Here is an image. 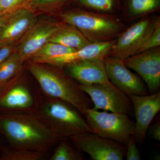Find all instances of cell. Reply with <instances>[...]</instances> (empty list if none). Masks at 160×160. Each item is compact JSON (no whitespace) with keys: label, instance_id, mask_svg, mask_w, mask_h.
Here are the masks:
<instances>
[{"label":"cell","instance_id":"obj_7","mask_svg":"<svg viewBox=\"0 0 160 160\" xmlns=\"http://www.w3.org/2000/svg\"><path fill=\"white\" fill-rule=\"evenodd\" d=\"M80 86L91 99L92 109L127 115L133 112L128 96L111 82Z\"/></svg>","mask_w":160,"mask_h":160},{"label":"cell","instance_id":"obj_11","mask_svg":"<svg viewBox=\"0 0 160 160\" xmlns=\"http://www.w3.org/2000/svg\"><path fill=\"white\" fill-rule=\"evenodd\" d=\"M135 117L133 137L136 142L145 141L152 120L160 110V92L146 95H128Z\"/></svg>","mask_w":160,"mask_h":160},{"label":"cell","instance_id":"obj_23","mask_svg":"<svg viewBox=\"0 0 160 160\" xmlns=\"http://www.w3.org/2000/svg\"><path fill=\"white\" fill-rule=\"evenodd\" d=\"M85 9L109 14H118V0H78Z\"/></svg>","mask_w":160,"mask_h":160},{"label":"cell","instance_id":"obj_25","mask_svg":"<svg viewBox=\"0 0 160 160\" xmlns=\"http://www.w3.org/2000/svg\"><path fill=\"white\" fill-rule=\"evenodd\" d=\"M125 157L127 160H141V155L133 136L130 138L126 145Z\"/></svg>","mask_w":160,"mask_h":160},{"label":"cell","instance_id":"obj_13","mask_svg":"<svg viewBox=\"0 0 160 160\" xmlns=\"http://www.w3.org/2000/svg\"><path fill=\"white\" fill-rule=\"evenodd\" d=\"M62 69L80 85H89L111 82L107 76L104 59H91L70 63Z\"/></svg>","mask_w":160,"mask_h":160},{"label":"cell","instance_id":"obj_4","mask_svg":"<svg viewBox=\"0 0 160 160\" xmlns=\"http://www.w3.org/2000/svg\"><path fill=\"white\" fill-rule=\"evenodd\" d=\"M35 112L62 138L92 132L84 116L62 100L46 96Z\"/></svg>","mask_w":160,"mask_h":160},{"label":"cell","instance_id":"obj_28","mask_svg":"<svg viewBox=\"0 0 160 160\" xmlns=\"http://www.w3.org/2000/svg\"><path fill=\"white\" fill-rule=\"evenodd\" d=\"M149 134L156 141H160V122H158L150 127Z\"/></svg>","mask_w":160,"mask_h":160},{"label":"cell","instance_id":"obj_9","mask_svg":"<svg viewBox=\"0 0 160 160\" xmlns=\"http://www.w3.org/2000/svg\"><path fill=\"white\" fill-rule=\"evenodd\" d=\"M124 62L126 67L142 78L150 94L159 91L160 47L134 55Z\"/></svg>","mask_w":160,"mask_h":160},{"label":"cell","instance_id":"obj_3","mask_svg":"<svg viewBox=\"0 0 160 160\" xmlns=\"http://www.w3.org/2000/svg\"><path fill=\"white\" fill-rule=\"evenodd\" d=\"M62 22L74 26L90 43L116 39L127 28L119 15L75 9L59 15Z\"/></svg>","mask_w":160,"mask_h":160},{"label":"cell","instance_id":"obj_27","mask_svg":"<svg viewBox=\"0 0 160 160\" xmlns=\"http://www.w3.org/2000/svg\"><path fill=\"white\" fill-rule=\"evenodd\" d=\"M17 46L15 44L0 47V64L16 51Z\"/></svg>","mask_w":160,"mask_h":160},{"label":"cell","instance_id":"obj_2","mask_svg":"<svg viewBox=\"0 0 160 160\" xmlns=\"http://www.w3.org/2000/svg\"><path fill=\"white\" fill-rule=\"evenodd\" d=\"M27 68L46 96L69 103L84 116L86 110L92 108L90 98L62 68L30 60Z\"/></svg>","mask_w":160,"mask_h":160},{"label":"cell","instance_id":"obj_12","mask_svg":"<svg viewBox=\"0 0 160 160\" xmlns=\"http://www.w3.org/2000/svg\"><path fill=\"white\" fill-rule=\"evenodd\" d=\"M60 23L48 21L36 22L21 39L16 52L24 61L29 60L58 29Z\"/></svg>","mask_w":160,"mask_h":160},{"label":"cell","instance_id":"obj_22","mask_svg":"<svg viewBox=\"0 0 160 160\" xmlns=\"http://www.w3.org/2000/svg\"><path fill=\"white\" fill-rule=\"evenodd\" d=\"M46 152L18 149L10 147L3 150L1 160H41L46 158Z\"/></svg>","mask_w":160,"mask_h":160},{"label":"cell","instance_id":"obj_14","mask_svg":"<svg viewBox=\"0 0 160 160\" xmlns=\"http://www.w3.org/2000/svg\"><path fill=\"white\" fill-rule=\"evenodd\" d=\"M37 21L34 14L28 9L13 11L0 29V47L15 44Z\"/></svg>","mask_w":160,"mask_h":160},{"label":"cell","instance_id":"obj_20","mask_svg":"<svg viewBox=\"0 0 160 160\" xmlns=\"http://www.w3.org/2000/svg\"><path fill=\"white\" fill-rule=\"evenodd\" d=\"M77 50L69 48L58 43L48 42L42 47L29 60L36 63H41L45 60L68 54Z\"/></svg>","mask_w":160,"mask_h":160},{"label":"cell","instance_id":"obj_6","mask_svg":"<svg viewBox=\"0 0 160 160\" xmlns=\"http://www.w3.org/2000/svg\"><path fill=\"white\" fill-rule=\"evenodd\" d=\"M155 18L140 19L123 31L115 40L109 56L125 60L138 54L153 30Z\"/></svg>","mask_w":160,"mask_h":160},{"label":"cell","instance_id":"obj_17","mask_svg":"<svg viewBox=\"0 0 160 160\" xmlns=\"http://www.w3.org/2000/svg\"><path fill=\"white\" fill-rule=\"evenodd\" d=\"M69 48L79 49L90 42L74 26L67 23H60L58 27L49 40Z\"/></svg>","mask_w":160,"mask_h":160},{"label":"cell","instance_id":"obj_1","mask_svg":"<svg viewBox=\"0 0 160 160\" xmlns=\"http://www.w3.org/2000/svg\"><path fill=\"white\" fill-rule=\"evenodd\" d=\"M0 132L10 147L48 152L62 138L35 112H0Z\"/></svg>","mask_w":160,"mask_h":160},{"label":"cell","instance_id":"obj_24","mask_svg":"<svg viewBox=\"0 0 160 160\" xmlns=\"http://www.w3.org/2000/svg\"><path fill=\"white\" fill-rule=\"evenodd\" d=\"M158 47H160V17L155 18V22L153 30L148 40L138 53Z\"/></svg>","mask_w":160,"mask_h":160},{"label":"cell","instance_id":"obj_32","mask_svg":"<svg viewBox=\"0 0 160 160\" xmlns=\"http://www.w3.org/2000/svg\"><path fill=\"white\" fill-rule=\"evenodd\" d=\"M2 14H4V13H2V12H0V15H1Z\"/></svg>","mask_w":160,"mask_h":160},{"label":"cell","instance_id":"obj_31","mask_svg":"<svg viewBox=\"0 0 160 160\" xmlns=\"http://www.w3.org/2000/svg\"><path fill=\"white\" fill-rule=\"evenodd\" d=\"M18 77V76L17 77H16L15 78L13 79L10 82H9L6 83V84H4V85H0V97L2 94V93L5 92V90L9 87V86L11 85L12 83L14 82L15 80H16V79Z\"/></svg>","mask_w":160,"mask_h":160},{"label":"cell","instance_id":"obj_30","mask_svg":"<svg viewBox=\"0 0 160 160\" xmlns=\"http://www.w3.org/2000/svg\"><path fill=\"white\" fill-rule=\"evenodd\" d=\"M13 12L4 13V14L0 15V29L2 27V26L5 24V23L7 22V20L9 19V17L11 16Z\"/></svg>","mask_w":160,"mask_h":160},{"label":"cell","instance_id":"obj_26","mask_svg":"<svg viewBox=\"0 0 160 160\" xmlns=\"http://www.w3.org/2000/svg\"><path fill=\"white\" fill-rule=\"evenodd\" d=\"M24 0H0V12L5 13L17 10L18 6Z\"/></svg>","mask_w":160,"mask_h":160},{"label":"cell","instance_id":"obj_15","mask_svg":"<svg viewBox=\"0 0 160 160\" xmlns=\"http://www.w3.org/2000/svg\"><path fill=\"white\" fill-rule=\"evenodd\" d=\"M115 40L101 42L90 43L83 48L68 54L45 60L39 63L62 68L66 65L79 61L98 59H104L109 56Z\"/></svg>","mask_w":160,"mask_h":160},{"label":"cell","instance_id":"obj_29","mask_svg":"<svg viewBox=\"0 0 160 160\" xmlns=\"http://www.w3.org/2000/svg\"><path fill=\"white\" fill-rule=\"evenodd\" d=\"M64 0H32V4L35 6H44L51 3L62 2Z\"/></svg>","mask_w":160,"mask_h":160},{"label":"cell","instance_id":"obj_18","mask_svg":"<svg viewBox=\"0 0 160 160\" xmlns=\"http://www.w3.org/2000/svg\"><path fill=\"white\" fill-rule=\"evenodd\" d=\"M160 0H126L121 17L125 23L148 16L160 9Z\"/></svg>","mask_w":160,"mask_h":160},{"label":"cell","instance_id":"obj_10","mask_svg":"<svg viewBox=\"0 0 160 160\" xmlns=\"http://www.w3.org/2000/svg\"><path fill=\"white\" fill-rule=\"evenodd\" d=\"M104 62L109 81L127 95H146L148 89L139 77L126 67L124 60L108 56Z\"/></svg>","mask_w":160,"mask_h":160},{"label":"cell","instance_id":"obj_21","mask_svg":"<svg viewBox=\"0 0 160 160\" xmlns=\"http://www.w3.org/2000/svg\"><path fill=\"white\" fill-rule=\"evenodd\" d=\"M68 138H64L59 142L58 145L50 157V160H82V152L76 148Z\"/></svg>","mask_w":160,"mask_h":160},{"label":"cell","instance_id":"obj_19","mask_svg":"<svg viewBox=\"0 0 160 160\" xmlns=\"http://www.w3.org/2000/svg\"><path fill=\"white\" fill-rule=\"evenodd\" d=\"M16 52L0 64V85L9 82L19 75L24 62Z\"/></svg>","mask_w":160,"mask_h":160},{"label":"cell","instance_id":"obj_16","mask_svg":"<svg viewBox=\"0 0 160 160\" xmlns=\"http://www.w3.org/2000/svg\"><path fill=\"white\" fill-rule=\"evenodd\" d=\"M18 77L0 97V112H35L34 100L27 86Z\"/></svg>","mask_w":160,"mask_h":160},{"label":"cell","instance_id":"obj_5","mask_svg":"<svg viewBox=\"0 0 160 160\" xmlns=\"http://www.w3.org/2000/svg\"><path fill=\"white\" fill-rule=\"evenodd\" d=\"M84 117L92 132L125 146L134 134L135 122L128 115L91 108L86 110Z\"/></svg>","mask_w":160,"mask_h":160},{"label":"cell","instance_id":"obj_8","mask_svg":"<svg viewBox=\"0 0 160 160\" xmlns=\"http://www.w3.org/2000/svg\"><path fill=\"white\" fill-rule=\"evenodd\" d=\"M69 139L76 148L89 155L93 160H122L125 157L126 146L92 132Z\"/></svg>","mask_w":160,"mask_h":160}]
</instances>
